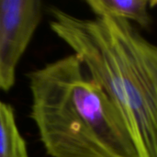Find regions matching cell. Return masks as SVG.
<instances>
[{"mask_svg": "<svg viewBox=\"0 0 157 157\" xmlns=\"http://www.w3.org/2000/svg\"><path fill=\"white\" fill-rule=\"evenodd\" d=\"M155 7H157V0L149 1V8H155Z\"/></svg>", "mask_w": 157, "mask_h": 157, "instance_id": "cell-6", "label": "cell"}, {"mask_svg": "<svg viewBox=\"0 0 157 157\" xmlns=\"http://www.w3.org/2000/svg\"><path fill=\"white\" fill-rule=\"evenodd\" d=\"M30 117L51 157H139L127 126L75 54L29 75Z\"/></svg>", "mask_w": 157, "mask_h": 157, "instance_id": "cell-2", "label": "cell"}, {"mask_svg": "<svg viewBox=\"0 0 157 157\" xmlns=\"http://www.w3.org/2000/svg\"><path fill=\"white\" fill-rule=\"evenodd\" d=\"M49 12L51 29L115 104L139 157H157V44L122 18Z\"/></svg>", "mask_w": 157, "mask_h": 157, "instance_id": "cell-1", "label": "cell"}, {"mask_svg": "<svg viewBox=\"0 0 157 157\" xmlns=\"http://www.w3.org/2000/svg\"><path fill=\"white\" fill-rule=\"evenodd\" d=\"M0 157H29L13 109L0 100Z\"/></svg>", "mask_w": 157, "mask_h": 157, "instance_id": "cell-5", "label": "cell"}, {"mask_svg": "<svg viewBox=\"0 0 157 157\" xmlns=\"http://www.w3.org/2000/svg\"><path fill=\"white\" fill-rule=\"evenodd\" d=\"M39 0H0V91L16 82L17 64L42 17Z\"/></svg>", "mask_w": 157, "mask_h": 157, "instance_id": "cell-3", "label": "cell"}, {"mask_svg": "<svg viewBox=\"0 0 157 157\" xmlns=\"http://www.w3.org/2000/svg\"><path fill=\"white\" fill-rule=\"evenodd\" d=\"M86 4L97 17L122 18L142 29H149L153 22L147 0H87Z\"/></svg>", "mask_w": 157, "mask_h": 157, "instance_id": "cell-4", "label": "cell"}]
</instances>
